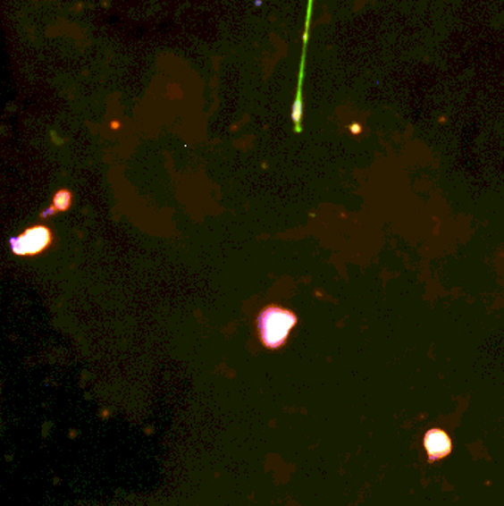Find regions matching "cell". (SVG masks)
<instances>
[{"instance_id": "3", "label": "cell", "mask_w": 504, "mask_h": 506, "mask_svg": "<svg viewBox=\"0 0 504 506\" xmlns=\"http://www.w3.org/2000/svg\"><path fill=\"white\" fill-rule=\"evenodd\" d=\"M424 449L427 462L436 464L447 460L453 453V438L449 437V434L445 429H427L424 435Z\"/></svg>"}, {"instance_id": "1", "label": "cell", "mask_w": 504, "mask_h": 506, "mask_svg": "<svg viewBox=\"0 0 504 506\" xmlns=\"http://www.w3.org/2000/svg\"><path fill=\"white\" fill-rule=\"evenodd\" d=\"M298 322L299 318L291 309L268 305L256 318V331L262 345L273 351L284 347Z\"/></svg>"}, {"instance_id": "4", "label": "cell", "mask_w": 504, "mask_h": 506, "mask_svg": "<svg viewBox=\"0 0 504 506\" xmlns=\"http://www.w3.org/2000/svg\"><path fill=\"white\" fill-rule=\"evenodd\" d=\"M73 203V194L69 190H60L56 191L55 196L52 198V207L55 212H67Z\"/></svg>"}, {"instance_id": "6", "label": "cell", "mask_w": 504, "mask_h": 506, "mask_svg": "<svg viewBox=\"0 0 504 506\" xmlns=\"http://www.w3.org/2000/svg\"><path fill=\"white\" fill-rule=\"evenodd\" d=\"M350 129H352V132H354V133H359V132H361V128H359L358 125H354V126H352V128H350Z\"/></svg>"}, {"instance_id": "5", "label": "cell", "mask_w": 504, "mask_h": 506, "mask_svg": "<svg viewBox=\"0 0 504 506\" xmlns=\"http://www.w3.org/2000/svg\"><path fill=\"white\" fill-rule=\"evenodd\" d=\"M55 214V209H54V207H47L46 211L42 212V215H40V218L43 219H46L49 218V216H52V215Z\"/></svg>"}, {"instance_id": "2", "label": "cell", "mask_w": 504, "mask_h": 506, "mask_svg": "<svg viewBox=\"0 0 504 506\" xmlns=\"http://www.w3.org/2000/svg\"><path fill=\"white\" fill-rule=\"evenodd\" d=\"M54 243V232L46 225H33L17 237L9 239V248L17 257H38L46 252Z\"/></svg>"}]
</instances>
